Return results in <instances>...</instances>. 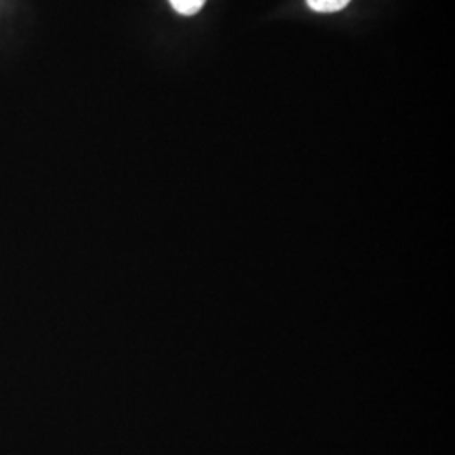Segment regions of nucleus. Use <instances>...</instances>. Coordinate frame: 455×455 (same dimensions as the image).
Segmentation results:
<instances>
[{
	"label": "nucleus",
	"instance_id": "nucleus-2",
	"mask_svg": "<svg viewBox=\"0 0 455 455\" xmlns=\"http://www.w3.org/2000/svg\"><path fill=\"white\" fill-rule=\"evenodd\" d=\"M347 4L349 0H307V5L315 12H338Z\"/></svg>",
	"mask_w": 455,
	"mask_h": 455
},
{
	"label": "nucleus",
	"instance_id": "nucleus-1",
	"mask_svg": "<svg viewBox=\"0 0 455 455\" xmlns=\"http://www.w3.org/2000/svg\"><path fill=\"white\" fill-rule=\"evenodd\" d=\"M169 2L174 7V11L182 16H195L206 4V0H169Z\"/></svg>",
	"mask_w": 455,
	"mask_h": 455
}]
</instances>
